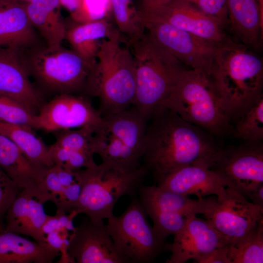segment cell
<instances>
[{"label": "cell", "instance_id": "37", "mask_svg": "<svg viewBox=\"0 0 263 263\" xmlns=\"http://www.w3.org/2000/svg\"><path fill=\"white\" fill-rule=\"evenodd\" d=\"M43 184L46 190L53 196L55 204L61 197L64 187L60 183L55 165L48 168L45 173Z\"/></svg>", "mask_w": 263, "mask_h": 263}, {"label": "cell", "instance_id": "42", "mask_svg": "<svg viewBox=\"0 0 263 263\" xmlns=\"http://www.w3.org/2000/svg\"><path fill=\"white\" fill-rule=\"evenodd\" d=\"M250 202L263 208V184L250 192L247 196Z\"/></svg>", "mask_w": 263, "mask_h": 263}, {"label": "cell", "instance_id": "3", "mask_svg": "<svg viewBox=\"0 0 263 263\" xmlns=\"http://www.w3.org/2000/svg\"><path fill=\"white\" fill-rule=\"evenodd\" d=\"M118 39H103L96 62L87 83L84 95L97 97L98 111L103 117L132 105L135 73L131 49Z\"/></svg>", "mask_w": 263, "mask_h": 263}, {"label": "cell", "instance_id": "39", "mask_svg": "<svg viewBox=\"0 0 263 263\" xmlns=\"http://www.w3.org/2000/svg\"><path fill=\"white\" fill-rule=\"evenodd\" d=\"M172 0H142L138 10L140 16H146L158 11Z\"/></svg>", "mask_w": 263, "mask_h": 263}, {"label": "cell", "instance_id": "17", "mask_svg": "<svg viewBox=\"0 0 263 263\" xmlns=\"http://www.w3.org/2000/svg\"><path fill=\"white\" fill-rule=\"evenodd\" d=\"M228 244L227 240L207 219L194 215L187 219L182 229L174 235L171 252L167 263H184L195 260L212 250Z\"/></svg>", "mask_w": 263, "mask_h": 263}, {"label": "cell", "instance_id": "12", "mask_svg": "<svg viewBox=\"0 0 263 263\" xmlns=\"http://www.w3.org/2000/svg\"><path fill=\"white\" fill-rule=\"evenodd\" d=\"M102 119L86 96L61 94L42 106L36 115V129L56 132L87 125L97 126Z\"/></svg>", "mask_w": 263, "mask_h": 263}, {"label": "cell", "instance_id": "14", "mask_svg": "<svg viewBox=\"0 0 263 263\" xmlns=\"http://www.w3.org/2000/svg\"><path fill=\"white\" fill-rule=\"evenodd\" d=\"M140 18L141 22L151 20L168 23L220 46L233 41L219 19L185 0H172L155 12L140 16Z\"/></svg>", "mask_w": 263, "mask_h": 263}, {"label": "cell", "instance_id": "35", "mask_svg": "<svg viewBox=\"0 0 263 263\" xmlns=\"http://www.w3.org/2000/svg\"><path fill=\"white\" fill-rule=\"evenodd\" d=\"M21 189L0 167V231H4L6 213Z\"/></svg>", "mask_w": 263, "mask_h": 263}, {"label": "cell", "instance_id": "9", "mask_svg": "<svg viewBox=\"0 0 263 263\" xmlns=\"http://www.w3.org/2000/svg\"><path fill=\"white\" fill-rule=\"evenodd\" d=\"M119 216L108 218L107 228L115 248L125 263H150L170 244L149 223L138 198H132Z\"/></svg>", "mask_w": 263, "mask_h": 263}, {"label": "cell", "instance_id": "28", "mask_svg": "<svg viewBox=\"0 0 263 263\" xmlns=\"http://www.w3.org/2000/svg\"><path fill=\"white\" fill-rule=\"evenodd\" d=\"M110 2L116 27L128 43L143 37L146 34L145 28L141 22L138 10L132 5V0H110Z\"/></svg>", "mask_w": 263, "mask_h": 263}, {"label": "cell", "instance_id": "21", "mask_svg": "<svg viewBox=\"0 0 263 263\" xmlns=\"http://www.w3.org/2000/svg\"><path fill=\"white\" fill-rule=\"evenodd\" d=\"M32 25L23 3L0 0V46L18 50L42 43Z\"/></svg>", "mask_w": 263, "mask_h": 263}, {"label": "cell", "instance_id": "29", "mask_svg": "<svg viewBox=\"0 0 263 263\" xmlns=\"http://www.w3.org/2000/svg\"><path fill=\"white\" fill-rule=\"evenodd\" d=\"M231 134L246 143L263 142V95L237 120Z\"/></svg>", "mask_w": 263, "mask_h": 263}, {"label": "cell", "instance_id": "20", "mask_svg": "<svg viewBox=\"0 0 263 263\" xmlns=\"http://www.w3.org/2000/svg\"><path fill=\"white\" fill-rule=\"evenodd\" d=\"M137 197L143 208H152L164 213H178L187 217L199 214L204 215L218 200L216 196L192 199L155 184L142 185L138 190Z\"/></svg>", "mask_w": 263, "mask_h": 263}, {"label": "cell", "instance_id": "25", "mask_svg": "<svg viewBox=\"0 0 263 263\" xmlns=\"http://www.w3.org/2000/svg\"><path fill=\"white\" fill-rule=\"evenodd\" d=\"M61 255L49 245H41L8 231H0V263H51Z\"/></svg>", "mask_w": 263, "mask_h": 263}, {"label": "cell", "instance_id": "15", "mask_svg": "<svg viewBox=\"0 0 263 263\" xmlns=\"http://www.w3.org/2000/svg\"><path fill=\"white\" fill-rule=\"evenodd\" d=\"M68 254L71 263H125L103 220L92 221L87 217L69 236Z\"/></svg>", "mask_w": 263, "mask_h": 263}, {"label": "cell", "instance_id": "2", "mask_svg": "<svg viewBox=\"0 0 263 263\" xmlns=\"http://www.w3.org/2000/svg\"><path fill=\"white\" fill-rule=\"evenodd\" d=\"M209 80L231 121L238 120L263 95V59L232 41L220 48Z\"/></svg>", "mask_w": 263, "mask_h": 263}, {"label": "cell", "instance_id": "30", "mask_svg": "<svg viewBox=\"0 0 263 263\" xmlns=\"http://www.w3.org/2000/svg\"><path fill=\"white\" fill-rule=\"evenodd\" d=\"M27 188L28 190V236L33 238L39 244L46 245L42 226L47 215L45 212L43 205L49 201H51L52 197L38 189Z\"/></svg>", "mask_w": 263, "mask_h": 263}, {"label": "cell", "instance_id": "41", "mask_svg": "<svg viewBox=\"0 0 263 263\" xmlns=\"http://www.w3.org/2000/svg\"><path fill=\"white\" fill-rule=\"evenodd\" d=\"M62 227L60 226L56 215L53 216L47 215L46 221L42 226V232L45 235L52 232L59 230Z\"/></svg>", "mask_w": 263, "mask_h": 263}, {"label": "cell", "instance_id": "27", "mask_svg": "<svg viewBox=\"0 0 263 263\" xmlns=\"http://www.w3.org/2000/svg\"><path fill=\"white\" fill-rule=\"evenodd\" d=\"M228 257L229 263H263V220L228 244Z\"/></svg>", "mask_w": 263, "mask_h": 263}, {"label": "cell", "instance_id": "4", "mask_svg": "<svg viewBox=\"0 0 263 263\" xmlns=\"http://www.w3.org/2000/svg\"><path fill=\"white\" fill-rule=\"evenodd\" d=\"M135 66V91L132 106L148 121L167 98L183 69V64L147 34L131 42Z\"/></svg>", "mask_w": 263, "mask_h": 263}, {"label": "cell", "instance_id": "8", "mask_svg": "<svg viewBox=\"0 0 263 263\" xmlns=\"http://www.w3.org/2000/svg\"><path fill=\"white\" fill-rule=\"evenodd\" d=\"M159 107L172 110L185 120L211 134L223 136L231 134V120L222 108L209 78L195 70H182L170 94Z\"/></svg>", "mask_w": 263, "mask_h": 263}, {"label": "cell", "instance_id": "18", "mask_svg": "<svg viewBox=\"0 0 263 263\" xmlns=\"http://www.w3.org/2000/svg\"><path fill=\"white\" fill-rule=\"evenodd\" d=\"M158 187L198 199L215 195L222 201L226 195L227 183L216 172L204 166L190 165L179 169L165 176Z\"/></svg>", "mask_w": 263, "mask_h": 263}, {"label": "cell", "instance_id": "10", "mask_svg": "<svg viewBox=\"0 0 263 263\" xmlns=\"http://www.w3.org/2000/svg\"><path fill=\"white\" fill-rule=\"evenodd\" d=\"M148 36L183 64L209 78L220 48L207 40L168 23L144 21Z\"/></svg>", "mask_w": 263, "mask_h": 263}, {"label": "cell", "instance_id": "1", "mask_svg": "<svg viewBox=\"0 0 263 263\" xmlns=\"http://www.w3.org/2000/svg\"><path fill=\"white\" fill-rule=\"evenodd\" d=\"M209 134L172 110L159 107L147 121L141 166L155 184L184 167L210 168L220 148Z\"/></svg>", "mask_w": 263, "mask_h": 263}, {"label": "cell", "instance_id": "22", "mask_svg": "<svg viewBox=\"0 0 263 263\" xmlns=\"http://www.w3.org/2000/svg\"><path fill=\"white\" fill-rule=\"evenodd\" d=\"M66 22L65 38L72 49L85 59L96 61V55L103 39H118L128 44V41L110 20L79 23Z\"/></svg>", "mask_w": 263, "mask_h": 263}, {"label": "cell", "instance_id": "38", "mask_svg": "<svg viewBox=\"0 0 263 263\" xmlns=\"http://www.w3.org/2000/svg\"><path fill=\"white\" fill-rule=\"evenodd\" d=\"M198 263H229L228 244L216 248L195 259Z\"/></svg>", "mask_w": 263, "mask_h": 263}, {"label": "cell", "instance_id": "24", "mask_svg": "<svg viewBox=\"0 0 263 263\" xmlns=\"http://www.w3.org/2000/svg\"><path fill=\"white\" fill-rule=\"evenodd\" d=\"M28 18L44 43L51 48L61 45L65 38L66 22L59 0H31L23 2Z\"/></svg>", "mask_w": 263, "mask_h": 263}, {"label": "cell", "instance_id": "7", "mask_svg": "<svg viewBox=\"0 0 263 263\" xmlns=\"http://www.w3.org/2000/svg\"><path fill=\"white\" fill-rule=\"evenodd\" d=\"M81 185L75 210L90 220L97 221L113 215V208L123 196H136L147 173L141 166L125 172L101 163L94 167L74 171Z\"/></svg>", "mask_w": 263, "mask_h": 263}, {"label": "cell", "instance_id": "5", "mask_svg": "<svg viewBox=\"0 0 263 263\" xmlns=\"http://www.w3.org/2000/svg\"><path fill=\"white\" fill-rule=\"evenodd\" d=\"M30 77L43 91L56 94L84 93L96 62L89 61L73 49L45 43L19 50ZM41 92V91H40Z\"/></svg>", "mask_w": 263, "mask_h": 263}, {"label": "cell", "instance_id": "34", "mask_svg": "<svg viewBox=\"0 0 263 263\" xmlns=\"http://www.w3.org/2000/svg\"><path fill=\"white\" fill-rule=\"evenodd\" d=\"M112 16L110 0H81L78 9L71 15V19L75 22L83 23L110 20Z\"/></svg>", "mask_w": 263, "mask_h": 263}, {"label": "cell", "instance_id": "40", "mask_svg": "<svg viewBox=\"0 0 263 263\" xmlns=\"http://www.w3.org/2000/svg\"><path fill=\"white\" fill-rule=\"evenodd\" d=\"M59 180L63 187H67L77 181L74 171L65 169L60 165H54Z\"/></svg>", "mask_w": 263, "mask_h": 263}, {"label": "cell", "instance_id": "26", "mask_svg": "<svg viewBox=\"0 0 263 263\" xmlns=\"http://www.w3.org/2000/svg\"><path fill=\"white\" fill-rule=\"evenodd\" d=\"M0 133L10 139L34 165L42 168L54 165L49 147L36 135L33 129L0 122Z\"/></svg>", "mask_w": 263, "mask_h": 263}, {"label": "cell", "instance_id": "11", "mask_svg": "<svg viewBox=\"0 0 263 263\" xmlns=\"http://www.w3.org/2000/svg\"><path fill=\"white\" fill-rule=\"evenodd\" d=\"M210 169L246 198L263 184V142L220 148Z\"/></svg>", "mask_w": 263, "mask_h": 263}, {"label": "cell", "instance_id": "32", "mask_svg": "<svg viewBox=\"0 0 263 263\" xmlns=\"http://www.w3.org/2000/svg\"><path fill=\"white\" fill-rule=\"evenodd\" d=\"M36 115L17 101L0 94V122L36 129Z\"/></svg>", "mask_w": 263, "mask_h": 263}, {"label": "cell", "instance_id": "43", "mask_svg": "<svg viewBox=\"0 0 263 263\" xmlns=\"http://www.w3.org/2000/svg\"><path fill=\"white\" fill-rule=\"evenodd\" d=\"M61 6L65 7L70 13V16L78 9L81 0H59Z\"/></svg>", "mask_w": 263, "mask_h": 263}, {"label": "cell", "instance_id": "36", "mask_svg": "<svg viewBox=\"0 0 263 263\" xmlns=\"http://www.w3.org/2000/svg\"><path fill=\"white\" fill-rule=\"evenodd\" d=\"M204 13L219 19L227 30L226 0H185Z\"/></svg>", "mask_w": 263, "mask_h": 263}, {"label": "cell", "instance_id": "44", "mask_svg": "<svg viewBox=\"0 0 263 263\" xmlns=\"http://www.w3.org/2000/svg\"><path fill=\"white\" fill-rule=\"evenodd\" d=\"M17 0V1H24V2H27V1H30L31 0Z\"/></svg>", "mask_w": 263, "mask_h": 263}, {"label": "cell", "instance_id": "13", "mask_svg": "<svg viewBox=\"0 0 263 263\" xmlns=\"http://www.w3.org/2000/svg\"><path fill=\"white\" fill-rule=\"evenodd\" d=\"M228 244L246 235L263 220V208L230 188L204 215Z\"/></svg>", "mask_w": 263, "mask_h": 263}, {"label": "cell", "instance_id": "16", "mask_svg": "<svg viewBox=\"0 0 263 263\" xmlns=\"http://www.w3.org/2000/svg\"><path fill=\"white\" fill-rule=\"evenodd\" d=\"M29 77L19 50L0 46V94L37 114L45 102L42 93Z\"/></svg>", "mask_w": 263, "mask_h": 263}, {"label": "cell", "instance_id": "33", "mask_svg": "<svg viewBox=\"0 0 263 263\" xmlns=\"http://www.w3.org/2000/svg\"><path fill=\"white\" fill-rule=\"evenodd\" d=\"M97 126L87 125L76 130L60 131L54 144L71 150L91 151L94 153L93 137Z\"/></svg>", "mask_w": 263, "mask_h": 263}, {"label": "cell", "instance_id": "6", "mask_svg": "<svg viewBox=\"0 0 263 263\" xmlns=\"http://www.w3.org/2000/svg\"><path fill=\"white\" fill-rule=\"evenodd\" d=\"M147 120L133 106L102 117L94 134L93 150L101 163L125 172L141 167Z\"/></svg>", "mask_w": 263, "mask_h": 263}, {"label": "cell", "instance_id": "19", "mask_svg": "<svg viewBox=\"0 0 263 263\" xmlns=\"http://www.w3.org/2000/svg\"><path fill=\"white\" fill-rule=\"evenodd\" d=\"M228 27L232 40L257 51L263 38V10L258 0H226Z\"/></svg>", "mask_w": 263, "mask_h": 263}, {"label": "cell", "instance_id": "23", "mask_svg": "<svg viewBox=\"0 0 263 263\" xmlns=\"http://www.w3.org/2000/svg\"><path fill=\"white\" fill-rule=\"evenodd\" d=\"M0 167L20 188L36 189L48 193L43 179L48 168L34 165L10 139L0 133Z\"/></svg>", "mask_w": 263, "mask_h": 263}, {"label": "cell", "instance_id": "31", "mask_svg": "<svg viewBox=\"0 0 263 263\" xmlns=\"http://www.w3.org/2000/svg\"><path fill=\"white\" fill-rule=\"evenodd\" d=\"M27 188H23L8 209L4 231L28 236V207Z\"/></svg>", "mask_w": 263, "mask_h": 263}]
</instances>
